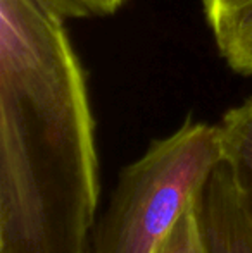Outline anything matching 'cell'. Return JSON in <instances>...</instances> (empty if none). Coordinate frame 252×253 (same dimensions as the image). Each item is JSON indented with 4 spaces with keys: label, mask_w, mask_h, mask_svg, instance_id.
Masks as SVG:
<instances>
[{
    "label": "cell",
    "mask_w": 252,
    "mask_h": 253,
    "mask_svg": "<svg viewBox=\"0 0 252 253\" xmlns=\"http://www.w3.org/2000/svg\"><path fill=\"white\" fill-rule=\"evenodd\" d=\"M218 129L223 166L252 220V97L226 110Z\"/></svg>",
    "instance_id": "4"
},
{
    "label": "cell",
    "mask_w": 252,
    "mask_h": 253,
    "mask_svg": "<svg viewBox=\"0 0 252 253\" xmlns=\"http://www.w3.org/2000/svg\"><path fill=\"white\" fill-rule=\"evenodd\" d=\"M221 57L235 73L252 76V0L211 26Z\"/></svg>",
    "instance_id": "5"
},
{
    "label": "cell",
    "mask_w": 252,
    "mask_h": 253,
    "mask_svg": "<svg viewBox=\"0 0 252 253\" xmlns=\"http://www.w3.org/2000/svg\"><path fill=\"white\" fill-rule=\"evenodd\" d=\"M152 253H209L199 219L197 198L185 207L182 215L176 219Z\"/></svg>",
    "instance_id": "6"
},
{
    "label": "cell",
    "mask_w": 252,
    "mask_h": 253,
    "mask_svg": "<svg viewBox=\"0 0 252 253\" xmlns=\"http://www.w3.org/2000/svg\"><path fill=\"white\" fill-rule=\"evenodd\" d=\"M47 5L57 10L62 17L83 19V17L112 16L123 7L126 0H44Z\"/></svg>",
    "instance_id": "7"
},
{
    "label": "cell",
    "mask_w": 252,
    "mask_h": 253,
    "mask_svg": "<svg viewBox=\"0 0 252 253\" xmlns=\"http://www.w3.org/2000/svg\"><path fill=\"white\" fill-rule=\"evenodd\" d=\"M66 17L0 0V253H90L99 162Z\"/></svg>",
    "instance_id": "1"
},
{
    "label": "cell",
    "mask_w": 252,
    "mask_h": 253,
    "mask_svg": "<svg viewBox=\"0 0 252 253\" xmlns=\"http://www.w3.org/2000/svg\"><path fill=\"white\" fill-rule=\"evenodd\" d=\"M249 0H202V9H204L205 21L209 26H214L219 19L228 16L235 9L242 7Z\"/></svg>",
    "instance_id": "8"
},
{
    "label": "cell",
    "mask_w": 252,
    "mask_h": 253,
    "mask_svg": "<svg viewBox=\"0 0 252 253\" xmlns=\"http://www.w3.org/2000/svg\"><path fill=\"white\" fill-rule=\"evenodd\" d=\"M209 253H252V220L223 162L197 197Z\"/></svg>",
    "instance_id": "3"
},
{
    "label": "cell",
    "mask_w": 252,
    "mask_h": 253,
    "mask_svg": "<svg viewBox=\"0 0 252 253\" xmlns=\"http://www.w3.org/2000/svg\"><path fill=\"white\" fill-rule=\"evenodd\" d=\"M223 162L218 124L187 119L121 170L90 253H152Z\"/></svg>",
    "instance_id": "2"
}]
</instances>
